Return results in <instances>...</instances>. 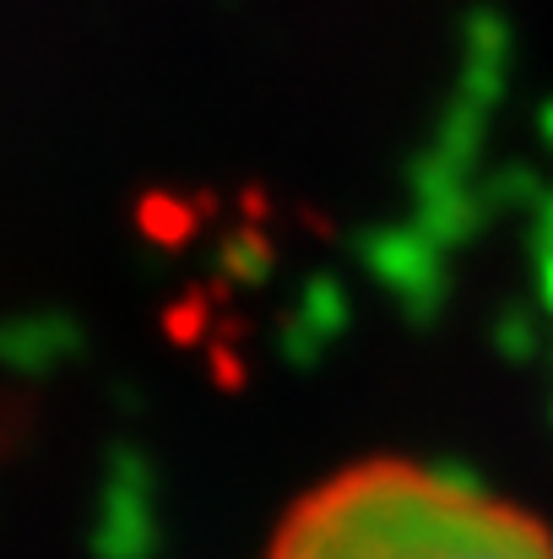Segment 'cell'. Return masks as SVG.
Returning <instances> with one entry per match:
<instances>
[{"mask_svg": "<svg viewBox=\"0 0 553 559\" xmlns=\"http://www.w3.org/2000/svg\"><path fill=\"white\" fill-rule=\"evenodd\" d=\"M261 559H553V527L467 473L369 456L304 489Z\"/></svg>", "mask_w": 553, "mask_h": 559, "instance_id": "cell-1", "label": "cell"}]
</instances>
